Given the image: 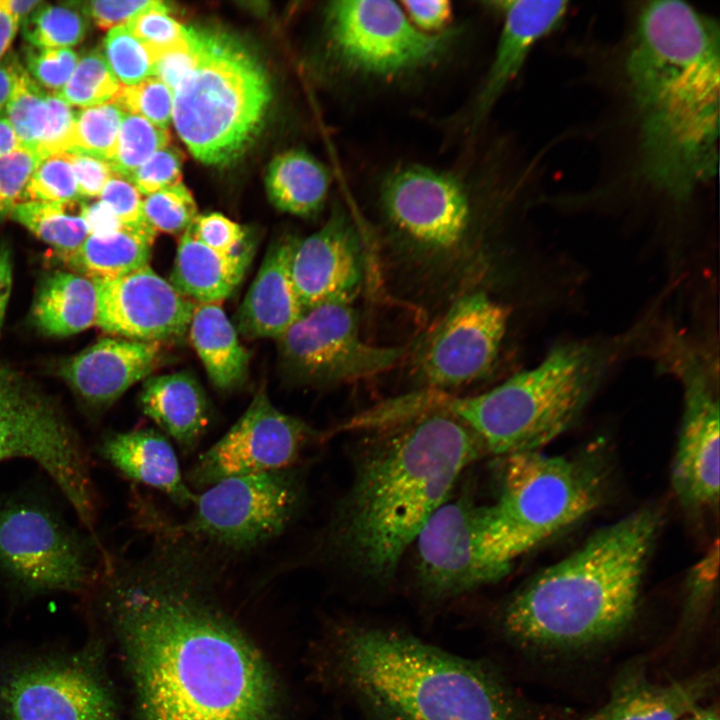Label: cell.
I'll use <instances>...</instances> for the list:
<instances>
[{
  "instance_id": "1",
  "label": "cell",
  "mask_w": 720,
  "mask_h": 720,
  "mask_svg": "<svg viewBox=\"0 0 720 720\" xmlns=\"http://www.w3.org/2000/svg\"><path fill=\"white\" fill-rule=\"evenodd\" d=\"M210 568L169 541L136 563L110 559L96 581L142 720H273L263 663L207 598Z\"/></svg>"
},
{
  "instance_id": "2",
  "label": "cell",
  "mask_w": 720,
  "mask_h": 720,
  "mask_svg": "<svg viewBox=\"0 0 720 720\" xmlns=\"http://www.w3.org/2000/svg\"><path fill=\"white\" fill-rule=\"evenodd\" d=\"M368 431L357 447L352 481L334 510L325 546L354 575L385 586L461 473L486 451L465 424L445 411Z\"/></svg>"
},
{
  "instance_id": "3",
  "label": "cell",
  "mask_w": 720,
  "mask_h": 720,
  "mask_svg": "<svg viewBox=\"0 0 720 720\" xmlns=\"http://www.w3.org/2000/svg\"><path fill=\"white\" fill-rule=\"evenodd\" d=\"M625 70L640 172L657 191L687 200L718 168V25L682 1L646 3Z\"/></svg>"
},
{
  "instance_id": "4",
  "label": "cell",
  "mask_w": 720,
  "mask_h": 720,
  "mask_svg": "<svg viewBox=\"0 0 720 720\" xmlns=\"http://www.w3.org/2000/svg\"><path fill=\"white\" fill-rule=\"evenodd\" d=\"M319 681L368 720H528L495 665L400 627L342 617L315 652Z\"/></svg>"
},
{
  "instance_id": "5",
  "label": "cell",
  "mask_w": 720,
  "mask_h": 720,
  "mask_svg": "<svg viewBox=\"0 0 720 720\" xmlns=\"http://www.w3.org/2000/svg\"><path fill=\"white\" fill-rule=\"evenodd\" d=\"M661 524L641 508L599 529L542 570L502 607V636L527 652L585 651L618 637L633 620Z\"/></svg>"
},
{
  "instance_id": "6",
  "label": "cell",
  "mask_w": 720,
  "mask_h": 720,
  "mask_svg": "<svg viewBox=\"0 0 720 720\" xmlns=\"http://www.w3.org/2000/svg\"><path fill=\"white\" fill-rule=\"evenodd\" d=\"M649 327L553 346L535 366L475 396L443 394L440 410L459 419L497 456L541 448L570 428L592 396Z\"/></svg>"
},
{
  "instance_id": "7",
  "label": "cell",
  "mask_w": 720,
  "mask_h": 720,
  "mask_svg": "<svg viewBox=\"0 0 720 720\" xmlns=\"http://www.w3.org/2000/svg\"><path fill=\"white\" fill-rule=\"evenodd\" d=\"M499 493L479 505L478 531L484 561L495 582L513 563L594 511L605 491L600 463L527 451L503 456Z\"/></svg>"
},
{
  "instance_id": "8",
  "label": "cell",
  "mask_w": 720,
  "mask_h": 720,
  "mask_svg": "<svg viewBox=\"0 0 720 720\" xmlns=\"http://www.w3.org/2000/svg\"><path fill=\"white\" fill-rule=\"evenodd\" d=\"M189 31L196 59L173 92L172 121L196 159L226 165L260 133L272 96L270 82L256 54L232 34Z\"/></svg>"
},
{
  "instance_id": "9",
  "label": "cell",
  "mask_w": 720,
  "mask_h": 720,
  "mask_svg": "<svg viewBox=\"0 0 720 720\" xmlns=\"http://www.w3.org/2000/svg\"><path fill=\"white\" fill-rule=\"evenodd\" d=\"M458 32L418 30L389 0H341L324 11L325 54L344 80H395L438 64Z\"/></svg>"
},
{
  "instance_id": "10",
  "label": "cell",
  "mask_w": 720,
  "mask_h": 720,
  "mask_svg": "<svg viewBox=\"0 0 720 720\" xmlns=\"http://www.w3.org/2000/svg\"><path fill=\"white\" fill-rule=\"evenodd\" d=\"M96 640L75 650L0 653L3 720H120Z\"/></svg>"
},
{
  "instance_id": "11",
  "label": "cell",
  "mask_w": 720,
  "mask_h": 720,
  "mask_svg": "<svg viewBox=\"0 0 720 720\" xmlns=\"http://www.w3.org/2000/svg\"><path fill=\"white\" fill-rule=\"evenodd\" d=\"M11 458L40 465L81 522L93 528L95 494L77 433L54 400L0 362V462Z\"/></svg>"
},
{
  "instance_id": "12",
  "label": "cell",
  "mask_w": 720,
  "mask_h": 720,
  "mask_svg": "<svg viewBox=\"0 0 720 720\" xmlns=\"http://www.w3.org/2000/svg\"><path fill=\"white\" fill-rule=\"evenodd\" d=\"M0 572L20 590L39 594L85 591L98 569L87 544L53 508L12 497L0 503Z\"/></svg>"
},
{
  "instance_id": "13",
  "label": "cell",
  "mask_w": 720,
  "mask_h": 720,
  "mask_svg": "<svg viewBox=\"0 0 720 720\" xmlns=\"http://www.w3.org/2000/svg\"><path fill=\"white\" fill-rule=\"evenodd\" d=\"M303 496L302 478L293 467L226 478L196 496L184 530L231 551H248L279 536Z\"/></svg>"
},
{
  "instance_id": "14",
  "label": "cell",
  "mask_w": 720,
  "mask_h": 720,
  "mask_svg": "<svg viewBox=\"0 0 720 720\" xmlns=\"http://www.w3.org/2000/svg\"><path fill=\"white\" fill-rule=\"evenodd\" d=\"M351 304L327 302L304 311L276 339L289 376L304 384L346 383L383 373L401 359V347L363 341Z\"/></svg>"
},
{
  "instance_id": "15",
  "label": "cell",
  "mask_w": 720,
  "mask_h": 720,
  "mask_svg": "<svg viewBox=\"0 0 720 720\" xmlns=\"http://www.w3.org/2000/svg\"><path fill=\"white\" fill-rule=\"evenodd\" d=\"M509 316L510 309L484 291L461 296L420 348L418 378L441 391L487 375L499 355Z\"/></svg>"
},
{
  "instance_id": "16",
  "label": "cell",
  "mask_w": 720,
  "mask_h": 720,
  "mask_svg": "<svg viewBox=\"0 0 720 720\" xmlns=\"http://www.w3.org/2000/svg\"><path fill=\"white\" fill-rule=\"evenodd\" d=\"M315 439L307 423L278 410L262 389L226 434L196 460L187 480L208 488L230 477L291 468Z\"/></svg>"
},
{
  "instance_id": "17",
  "label": "cell",
  "mask_w": 720,
  "mask_h": 720,
  "mask_svg": "<svg viewBox=\"0 0 720 720\" xmlns=\"http://www.w3.org/2000/svg\"><path fill=\"white\" fill-rule=\"evenodd\" d=\"M379 202L391 226L412 243L436 252L456 248L472 221L464 183L448 171L407 164L382 180Z\"/></svg>"
},
{
  "instance_id": "18",
  "label": "cell",
  "mask_w": 720,
  "mask_h": 720,
  "mask_svg": "<svg viewBox=\"0 0 720 720\" xmlns=\"http://www.w3.org/2000/svg\"><path fill=\"white\" fill-rule=\"evenodd\" d=\"M709 362L683 348L670 364L684 389L671 481L679 502L694 510L717 505L719 499L718 377Z\"/></svg>"
},
{
  "instance_id": "19",
  "label": "cell",
  "mask_w": 720,
  "mask_h": 720,
  "mask_svg": "<svg viewBox=\"0 0 720 720\" xmlns=\"http://www.w3.org/2000/svg\"><path fill=\"white\" fill-rule=\"evenodd\" d=\"M478 513L472 494L463 491L450 496L418 533L416 582L426 598L441 602L495 583L480 547Z\"/></svg>"
},
{
  "instance_id": "20",
  "label": "cell",
  "mask_w": 720,
  "mask_h": 720,
  "mask_svg": "<svg viewBox=\"0 0 720 720\" xmlns=\"http://www.w3.org/2000/svg\"><path fill=\"white\" fill-rule=\"evenodd\" d=\"M97 288L96 325L108 333L160 343L188 331L195 305L149 265Z\"/></svg>"
},
{
  "instance_id": "21",
  "label": "cell",
  "mask_w": 720,
  "mask_h": 720,
  "mask_svg": "<svg viewBox=\"0 0 720 720\" xmlns=\"http://www.w3.org/2000/svg\"><path fill=\"white\" fill-rule=\"evenodd\" d=\"M290 271L303 312L327 302L352 303L362 282V249L343 209L335 207L318 231L297 239Z\"/></svg>"
},
{
  "instance_id": "22",
  "label": "cell",
  "mask_w": 720,
  "mask_h": 720,
  "mask_svg": "<svg viewBox=\"0 0 720 720\" xmlns=\"http://www.w3.org/2000/svg\"><path fill=\"white\" fill-rule=\"evenodd\" d=\"M159 344L104 338L64 361L60 374L85 403L102 408L149 377L160 360Z\"/></svg>"
},
{
  "instance_id": "23",
  "label": "cell",
  "mask_w": 720,
  "mask_h": 720,
  "mask_svg": "<svg viewBox=\"0 0 720 720\" xmlns=\"http://www.w3.org/2000/svg\"><path fill=\"white\" fill-rule=\"evenodd\" d=\"M495 5L503 16V25L495 55L473 103V127L488 115L534 45L560 24L568 9L566 1L510 0Z\"/></svg>"
},
{
  "instance_id": "24",
  "label": "cell",
  "mask_w": 720,
  "mask_h": 720,
  "mask_svg": "<svg viewBox=\"0 0 720 720\" xmlns=\"http://www.w3.org/2000/svg\"><path fill=\"white\" fill-rule=\"evenodd\" d=\"M296 241L288 235L268 247L236 313L235 328L244 337L278 339L303 313L290 271Z\"/></svg>"
},
{
  "instance_id": "25",
  "label": "cell",
  "mask_w": 720,
  "mask_h": 720,
  "mask_svg": "<svg viewBox=\"0 0 720 720\" xmlns=\"http://www.w3.org/2000/svg\"><path fill=\"white\" fill-rule=\"evenodd\" d=\"M714 673H702L669 684L649 682L640 669H630L616 682L599 712L604 720H680L693 713L712 690Z\"/></svg>"
},
{
  "instance_id": "26",
  "label": "cell",
  "mask_w": 720,
  "mask_h": 720,
  "mask_svg": "<svg viewBox=\"0 0 720 720\" xmlns=\"http://www.w3.org/2000/svg\"><path fill=\"white\" fill-rule=\"evenodd\" d=\"M103 457L126 477L153 487L180 506L194 504V494L185 483L177 456L161 432L143 428L114 433L103 440Z\"/></svg>"
},
{
  "instance_id": "27",
  "label": "cell",
  "mask_w": 720,
  "mask_h": 720,
  "mask_svg": "<svg viewBox=\"0 0 720 720\" xmlns=\"http://www.w3.org/2000/svg\"><path fill=\"white\" fill-rule=\"evenodd\" d=\"M139 405L185 454L196 449L210 420L206 394L186 371L147 377Z\"/></svg>"
},
{
  "instance_id": "28",
  "label": "cell",
  "mask_w": 720,
  "mask_h": 720,
  "mask_svg": "<svg viewBox=\"0 0 720 720\" xmlns=\"http://www.w3.org/2000/svg\"><path fill=\"white\" fill-rule=\"evenodd\" d=\"M253 252L250 243L236 253L217 252L197 240L187 229L179 240L168 281L187 298L199 303H219L238 287Z\"/></svg>"
},
{
  "instance_id": "29",
  "label": "cell",
  "mask_w": 720,
  "mask_h": 720,
  "mask_svg": "<svg viewBox=\"0 0 720 720\" xmlns=\"http://www.w3.org/2000/svg\"><path fill=\"white\" fill-rule=\"evenodd\" d=\"M98 288L74 272L56 271L40 284L32 306L35 326L49 336L64 337L97 324Z\"/></svg>"
},
{
  "instance_id": "30",
  "label": "cell",
  "mask_w": 720,
  "mask_h": 720,
  "mask_svg": "<svg viewBox=\"0 0 720 720\" xmlns=\"http://www.w3.org/2000/svg\"><path fill=\"white\" fill-rule=\"evenodd\" d=\"M188 331L192 345L216 388L229 391L244 382L250 356L219 303L195 305Z\"/></svg>"
},
{
  "instance_id": "31",
  "label": "cell",
  "mask_w": 720,
  "mask_h": 720,
  "mask_svg": "<svg viewBox=\"0 0 720 720\" xmlns=\"http://www.w3.org/2000/svg\"><path fill=\"white\" fill-rule=\"evenodd\" d=\"M155 236L152 227L90 234L76 250L61 257L74 273L97 284L149 265Z\"/></svg>"
},
{
  "instance_id": "32",
  "label": "cell",
  "mask_w": 720,
  "mask_h": 720,
  "mask_svg": "<svg viewBox=\"0 0 720 720\" xmlns=\"http://www.w3.org/2000/svg\"><path fill=\"white\" fill-rule=\"evenodd\" d=\"M266 190L272 204L283 212L308 217L323 207L330 186L327 168L304 150L277 155L266 174Z\"/></svg>"
},
{
  "instance_id": "33",
  "label": "cell",
  "mask_w": 720,
  "mask_h": 720,
  "mask_svg": "<svg viewBox=\"0 0 720 720\" xmlns=\"http://www.w3.org/2000/svg\"><path fill=\"white\" fill-rule=\"evenodd\" d=\"M83 203V200L26 201L19 203L10 217L64 256L76 250L90 235L82 216Z\"/></svg>"
},
{
  "instance_id": "34",
  "label": "cell",
  "mask_w": 720,
  "mask_h": 720,
  "mask_svg": "<svg viewBox=\"0 0 720 720\" xmlns=\"http://www.w3.org/2000/svg\"><path fill=\"white\" fill-rule=\"evenodd\" d=\"M48 97L49 91L38 85L24 69L3 114L13 128L21 148L35 155L50 123Z\"/></svg>"
},
{
  "instance_id": "35",
  "label": "cell",
  "mask_w": 720,
  "mask_h": 720,
  "mask_svg": "<svg viewBox=\"0 0 720 720\" xmlns=\"http://www.w3.org/2000/svg\"><path fill=\"white\" fill-rule=\"evenodd\" d=\"M28 44L46 48H71L86 36L89 20L70 1L61 5L44 2L21 24Z\"/></svg>"
},
{
  "instance_id": "36",
  "label": "cell",
  "mask_w": 720,
  "mask_h": 720,
  "mask_svg": "<svg viewBox=\"0 0 720 720\" xmlns=\"http://www.w3.org/2000/svg\"><path fill=\"white\" fill-rule=\"evenodd\" d=\"M125 114L113 101L76 111L67 152L85 154L108 162Z\"/></svg>"
},
{
  "instance_id": "37",
  "label": "cell",
  "mask_w": 720,
  "mask_h": 720,
  "mask_svg": "<svg viewBox=\"0 0 720 720\" xmlns=\"http://www.w3.org/2000/svg\"><path fill=\"white\" fill-rule=\"evenodd\" d=\"M169 133L147 119L126 113L108 164L114 174L129 179L152 155L168 146Z\"/></svg>"
},
{
  "instance_id": "38",
  "label": "cell",
  "mask_w": 720,
  "mask_h": 720,
  "mask_svg": "<svg viewBox=\"0 0 720 720\" xmlns=\"http://www.w3.org/2000/svg\"><path fill=\"white\" fill-rule=\"evenodd\" d=\"M120 87L103 53L92 49L78 59L72 75L58 95L71 107L87 108L111 101Z\"/></svg>"
},
{
  "instance_id": "39",
  "label": "cell",
  "mask_w": 720,
  "mask_h": 720,
  "mask_svg": "<svg viewBox=\"0 0 720 720\" xmlns=\"http://www.w3.org/2000/svg\"><path fill=\"white\" fill-rule=\"evenodd\" d=\"M169 7L162 1L137 13L125 24L144 45L154 64L166 53L186 45L189 31L168 15Z\"/></svg>"
},
{
  "instance_id": "40",
  "label": "cell",
  "mask_w": 720,
  "mask_h": 720,
  "mask_svg": "<svg viewBox=\"0 0 720 720\" xmlns=\"http://www.w3.org/2000/svg\"><path fill=\"white\" fill-rule=\"evenodd\" d=\"M103 56L113 75L125 86L153 76L151 56L126 25L108 31L103 41Z\"/></svg>"
},
{
  "instance_id": "41",
  "label": "cell",
  "mask_w": 720,
  "mask_h": 720,
  "mask_svg": "<svg viewBox=\"0 0 720 720\" xmlns=\"http://www.w3.org/2000/svg\"><path fill=\"white\" fill-rule=\"evenodd\" d=\"M142 210L149 226L168 234L185 232L197 217L194 198L182 183L147 195Z\"/></svg>"
},
{
  "instance_id": "42",
  "label": "cell",
  "mask_w": 720,
  "mask_h": 720,
  "mask_svg": "<svg viewBox=\"0 0 720 720\" xmlns=\"http://www.w3.org/2000/svg\"><path fill=\"white\" fill-rule=\"evenodd\" d=\"M83 200L66 152L41 159L34 169L24 192L26 201L71 202Z\"/></svg>"
},
{
  "instance_id": "43",
  "label": "cell",
  "mask_w": 720,
  "mask_h": 720,
  "mask_svg": "<svg viewBox=\"0 0 720 720\" xmlns=\"http://www.w3.org/2000/svg\"><path fill=\"white\" fill-rule=\"evenodd\" d=\"M111 101L125 113L139 115L162 129L172 121L173 92L155 76L134 85H121Z\"/></svg>"
},
{
  "instance_id": "44",
  "label": "cell",
  "mask_w": 720,
  "mask_h": 720,
  "mask_svg": "<svg viewBox=\"0 0 720 720\" xmlns=\"http://www.w3.org/2000/svg\"><path fill=\"white\" fill-rule=\"evenodd\" d=\"M20 62L29 76L43 89L58 93L65 86L78 62L71 48H46L30 44L21 49Z\"/></svg>"
},
{
  "instance_id": "45",
  "label": "cell",
  "mask_w": 720,
  "mask_h": 720,
  "mask_svg": "<svg viewBox=\"0 0 720 720\" xmlns=\"http://www.w3.org/2000/svg\"><path fill=\"white\" fill-rule=\"evenodd\" d=\"M40 159L29 150L19 148L0 157V221L10 217L24 200V192Z\"/></svg>"
},
{
  "instance_id": "46",
  "label": "cell",
  "mask_w": 720,
  "mask_h": 720,
  "mask_svg": "<svg viewBox=\"0 0 720 720\" xmlns=\"http://www.w3.org/2000/svg\"><path fill=\"white\" fill-rule=\"evenodd\" d=\"M182 155L166 146L152 155L128 179L140 194L150 195L181 180Z\"/></svg>"
},
{
  "instance_id": "47",
  "label": "cell",
  "mask_w": 720,
  "mask_h": 720,
  "mask_svg": "<svg viewBox=\"0 0 720 720\" xmlns=\"http://www.w3.org/2000/svg\"><path fill=\"white\" fill-rule=\"evenodd\" d=\"M188 230L201 243L224 254L236 253L248 244L246 230L220 213L197 215Z\"/></svg>"
},
{
  "instance_id": "48",
  "label": "cell",
  "mask_w": 720,
  "mask_h": 720,
  "mask_svg": "<svg viewBox=\"0 0 720 720\" xmlns=\"http://www.w3.org/2000/svg\"><path fill=\"white\" fill-rule=\"evenodd\" d=\"M99 197L124 227H151L143 215L140 193L128 179L113 173Z\"/></svg>"
},
{
  "instance_id": "49",
  "label": "cell",
  "mask_w": 720,
  "mask_h": 720,
  "mask_svg": "<svg viewBox=\"0 0 720 720\" xmlns=\"http://www.w3.org/2000/svg\"><path fill=\"white\" fill-rule=\"evenodd\" d=\"M156 0H101L70 1L90 21L102 30L112 29L126 23L137 13L153 6Z\"/></svg>"
},
{
  "instance_id": "50",
  "label": "cell",
  "mask_w": 720,
  "mask_h": 720,
  "mask_svg": "<svg viewBox=\"0 0 720 720\" xmlns=\"http://www.w3.org/2000/svg\"><path fill=\"white\" fill-rule=\"evenodd\" d=\"M66 153L73 168L80 197L82 199L99 197L113 175L109 164L89 155Z\"/></svg>"
},
{
  "instance_id": "51",
  "label": "cell",
  "mask_w": 720,
  "mask_h": 720,
  "mask_svg": "<svg viewBox=\"0 0 720 720\" xmlns=\"http://www.w3.org/2000/svg\"><path fill=\"white\" fill-rule=\"evenodd\" d=\"M409 21L421 32L438 34L445 31L452 16V7L446 0L402 1Z\"/></svg>"
},
{
  "instance_id": "52",
  "label": "cell",
  "mask_w": 720,
  "mask_h": 720,
  "mask_svg": "<svg viewBox=\"0 0 720 720\" xmlns=\"http://www.w3.org/2000/svg\"><path fill=\"white\" fill-rule=\"evenodd\" d=\"M195 59V49L189 31V41L186 45L170 51L156 60L153 76L174 92L181 80L193 68Z\"/></svg>"
},
{
  "instance_id": "53",
  "label": "cell",
  "mask_w": 720,
  "mask_h": 720,
  "mask_svg": "<svg viewBox=\"0 0 720 720\" xmlns=\"http://www.w3.org/2000/svg\"><path fill=\"white\" fill-rule=\"evenodd\" d=\"M718 541L711 546L705 556L696 564L689 577V608L699 606L711 595L718 574Z\"/></svg>"
},
{
  "instance_id": "54",
  "label": "cell",
  "mask_w": 720,
  "mask_h": 720,
  "mask_svg": "<svg viewBox=\"0 0 720 720\" xmlns=\"http://www.w3.org/2000/svg\"><path fill=\"white\" fill-rule=\"evenodd\" d=\"M23 70L19 57L13 53L6 54L0 60V116L4 114Z\"/></svg>"
},
{
  "instance_id": "55",
  "label": "cell",
  "mask_w": 720,
  "mask_h": 720,
  "mask_svg": "<svg viewBox=\"0 0 720 720\" xmlns=\"http://www.w3.org/2000/svg\"><path fill=\"white\" fill-rule=\"evenodd\" d=\"M12 288V260L10 250L0 245V331Z\"/></svg>"
},
{
  "instance_id": "56",
  "label": "cell",
  "mask_w": 720,
  "mask_h": 720,
  "mask_svg": "<svg viewBox=\"0 0 720 720\" xmlns=\"http://www.w3.org/2000/svg\"><path fill=\"white\" fill-rule=\"evenodd\" d=\"M18 27L13 16L0 3V60L10 48Z\"/></svg>"
},
{
  "instance_id": "57",
  "label": "cell",
  "mask_w": 720,
  "mask_h": 720,
  "mask_svg": "<svg viewBox=\"0 0 720 720\" xmlns=\"http://www.w3.org/2000/svg\"><path fill=\"white\" fill-rule=\"evenodd\" d=\"M44 2L42 0H0L2 6L13 16L19 26Z\"/></svg>"
},
{
  "instance_id": "58",
  "label": "cell",
  "mask_w": 720,
  "mask_h": 720,
  "mask_svg": "<svg viewBox=\"0 0 720 720\" xmlns=\"http://www.w3.org/2000/svg\"><path fill=\"white\" fill-rule=\"evenodd\" d=\"M21 148L19 140L4 115L0 116V157Z\"/></svg>"
},
{
  "instance_id": "59",
  "label": "cell",
  "mask_w": 720,
  "mask_h": 720,
  "mask_svg": "<svg viewBox=\"0 0 720 720\" xmlns=\"http://www.w3.org/2000/svg\"><path fill=\"white\" fill-rule=\"evenodd\" d=\"M692 719L693 720H719V716H718L717 711H715L712 708H708V709L698 708L696 711L693 712Z\"/></svg>"
},
{
  "instance_id": "60",
  "label": "cell",
  "mask_w": 720,
  "mask_h": 720,
  "mask_svg": "<svg viewBox=\"0 0 720 720\" xmlns=\"http://www.w3.org/2000/svg\"><path fill=\"white\" fill-rule=\"evenodd\" d=\"M587 720H604V718L598 712L597 714L593 715L592 717L588 718Z\"/></svg>"
},
{
  "instance_id": "61",
  "label": "cell",
  "mask_w": 720,
  "mask_h": 720,
  "mask_svg": "<svg viewBox=\"0 0 720 720\" xmlns=\"http://www.w3.org/2000/svg\"><path fill=\"white\" fill-rule=\"evenodd\" d=\"M685 720H693V719H692V717H691V718H689V719H685Z\"/></svg>"
}]
</instances>
